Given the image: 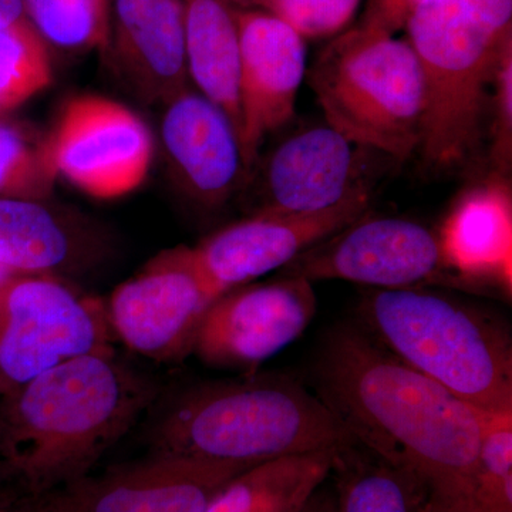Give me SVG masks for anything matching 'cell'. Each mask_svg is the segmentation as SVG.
<instances>
[{
	"label": "cell",
	"instance_id": "1",
	"mask_svg": "<svg viewBox=\"0 0 512 512\" xmlns=\"http://www.w3.org/2000/svg\"><path fill=\"white\" fill-rule=\"evenodd\" d=\"M313 382L352 440L419 481L429 512L461 511L498 414L404 365L352 323L326 333Z\"/></svg>",
	"mask_w": 512,
	"mask_h": 512
},
{
	"label": "cell",
	"instance_id": "2",
	"mask_svg": "<svg viewBox=\"0 0 512 512\" xmlns=\"http://www.w3.org/2000/svg\"><path fill=\"white\" fill-rule=\"evenodd\" d=\"M157 394L114 349L60 363L0 394V473L36 500L89 476Z\"/></svg>",
	"mask_w": 512,
	"mask_h": 512
},
{
	"label": "cell",
	"instance_id": "3",
	"mask_svg": "<svg viewBox=\"0 0 512 512\" xmlns=\"http://www.w3.org/2000/svg\"><path fill=\"white\" fill-rule=\"evenodd\" d=\"M352 440L318 394L286 376L198 384L181 393L151 430L153 454L264 463Z\"/></svg>",
	"mask_w": 512,
	"mask_h": 512
},
{
	"label": "cell",
	"instance_id": "4",
	"mask_svg": "<svg viewBox=\"0 0 512 512\" xmlns=\"http://www.w3.org/2000/svg\"><path fill=\"white\" fill-rule=\"evenodd\" d=\"M404 26L426 93L424 163L460 167L480 146L488 90L512 49V0H429Z\"/></svg>",
	"mask_w": 512,
	"mask_h": 512
},
{
	"label": "cell",
	"instance_id": "5",
	"mask_svg": "<svg viewBox=\"0 0 512 512\" xmlns=\"http://www.w3.org/2000/svg\"><path fill=\"white\" fill-rule=\"evenodd\" d=\"M357 325L404 365L490 414H512V342L503 322L433 289H373Z\"/></svg>",
	"mask_w": 512,
	"mask_h": 512
},
{
	"label": "cell",
	"instance_id": "6",
	"mask_svg": "<svg viewBox=\"0 0 512 512\" xmlns=\"http://www.w3.org/2000/svg\"><path fill=\"white\" fill-rule=\"evenodd\" d=\"M330 127L356 146L404 161L423 137V73L409 40L363 23L330 43L309 72Z\"/></svg>",
	"mask_w": 512,
	"mask_h": 512
},
{
	"label": "cell",
	"instance_id": "7",
	"mask_svg": "<svg viewBox=\"0 0 512 512\" xmlns=\"http://www.w3.org/2000/svg\"><path fill=\"white\" fill-rule=\"evenodd\" d=\"M106 303L66 279L18 275L0 286V394L90 353L113 350Z\"/></svg>",
	"mask_w": 512,
	"mask_h": 512
},
{
	"label": "cell",
	"instance_id": "8",
	"mask_svg": "<svg viewBox=\"0 0 512 512\" xmlns=\"http://www.w3.org/2000/svg\"><path fill=\"white\" fill-rule=\"evenodd\" d=\"M57 177L96 200H119L146 183L154 137L120 101L80 94L64 104L47 134Z\"/></svg>",
	"mask_w": 512,
	"mask_h": 512
},
{
	"label": "cell",
	"instance_id": "9",
	"mask_svg": "<svg viewBox=\"0 0 512 512\" xmlns=\"http://www.w3.org/2000/svg\"><path fill=\"white\" fill-rule=\"evenodd\" d=\"M215 301L192 248L165 249L117 286L106 303L110 328L128 349L170 363L192 352L195 333Z\"/></svg>",
	"mask_w": 512,
	"mask_h": 512
},
{
	"label": "cell",
	"instance_id": "10",
	"mask_svg": "<svg viewBox=\"0 0 512 512\" xmlns=\"http://www.w3.org/2000/svg\"><path fill=\"white\" fill-rule=\"evenodd\" d=\"M316 308L312 282L298 276L238 286L208 306L191 353L215 369L254 373L305 332Z\"/></svg>",
	"mask_w": 512,
	"mask_h": 512
},
{
	"label": "cell",
	"instance_id": "11",
	"mask_svg": "<svg viewBox=\"0 0 512 512\" xmlns=\"http://www.w3.org/2000/svg\"><path fill=\"white\" fill-rule=\"evenodd\" d=\"M439 235L419 222L369 212L306 249L282 276L348 281L373 289L417 288L443 275Z\"/></svg>",
	"mask_w": 512,
	"mask_h": 512
},
{
	"label": "cell",
	"instance_id": "12",
	"mask_svg": "<svg viewBox=\"0 0 512 512\" xmlns=\"http://www.w3.org/2000/svg\"><path fill=\"white\" fill-rule=\"evenodd\" d=\"M370 187L318 212H254L212 232L192 248L195 264L215 299L282 269L306 249L369 212Z\"/></svg>",
	"mask_w": 512,
	"mask_h": 512
},
{
	"label": "cell",
	"instance_id": "13",
	"mask_svg": "<svg viewBox=\"0 0 512 512\" xmlns=\"http://www.w3.org/2000/svg\"><path fill=\"white\" fill-rule=\"evenodd\" d=\"M256 464L153 454L43 495L35 512H204L232 478Z\"/></svg>",
	"mask_w": 512,
	"mask_h": 512
},
{
	"label": "cell",
	"instance_id": "14",
	"mask_svg": "<svg viewBox=\"0 0 512 512\" xmlns=\"http://www.w3.org/2000/svg\"><path fill=\"white\" fill-rule=\"evenodd\" d=\"M237 23L241 47L239 140L251 170L265 137L295 114L296 96L306 72V47L292 26L265 10L237 6Z\"/></svg>",
	"mask_w": 512,
	"mask_h": 512
},
{
	"label": "cell",
	"instance_id": "15",
	"mask_svg": "<svg viewBox=\"0 0 512 512\" xmlns=\"http://www.w3.org/2000/svg\"><path fill=\"white\" fill-rule=\"evenodd\" d=\"M161 141L175 181L205 207H220L244 183L248 167L234 123L197 90L164 104Z\"/></svg>",
	"mask_w": 512,
	"mask_h": 512
},
{
	"label": "cell",
	"instance_id": "16",
	"mask_svg": "<svg viewBox=\"0 0 512 512\" xmlns=\"http://www.w3.org/2000/svg\"><path fill=\"white\" fill-rule=\"evenodd\" d=\"M359 146L326 124L299 131L272 151L262 170L255 212H318L369 187Z\"/></svg>",
	"mask_w": 512,
	"mask_h": 512
},
{
	"label": "cell",
	"instance_id": "17",
	"mask_svg": "<svg viewBox=\"0 0 512 512\" xmlns=\"http://www.w3.org/2000/svg\"><path fill=\"white\" fill-rule=\"evenodd\" d=\"M107 52L138 97L164 106L190 82L184 0H111Z\"/></svg>",
	"mask_w": 512,
	"mask_h": 512
},
{
	"label": "cell",
	"instance_id": "18",
	"mask_svg": "<svg viewBox=\"0 0 512 512\" xmlns=\"http://www.w3.org/2000/svg\"><path fill=\"white\" fill-rule=\"evenodd\" d=\"M104 249L92 228L46 201L0 198V264L16 274L64 279L94 264Z\"/></svg>",
	"mask_w": 512,
	"mask_h": 512
},
{
	"label": "cell",
	"instance_id": "19",
	"mask_svg": "<svg viewBox=\"0 0 512 512\" xmlns=\"http://www.w3.org/2000/svg\"><path fill=\"white\" fill-rule=\"evenodd\" d=\"M437 235L447 269L511 292L512 201L505 178L495 175L466 192Z\"/></svg>",
	"mask_w": 512,
	"mask_h": 512
},
{
	"label": "cell",
	"instance_id": "20",
	"mask_svg": "<svg viewBox=\"0 0 512 512\" xmlns=\"http://www.w3.org/2000/svg\"><path fill=\"white\" fill-rule=\"evenodd\" d=\"M184 10L188 80L198 93L225 111L239 136L241 47L237 6L229 0H184Z\"/></svg>",
	"mask_w": 512,
	"mask_h": 512
},
{
	"label": "cell",
	"instance_id": "21",
	"mask_svg": "<svg viewBox=\"0 0 512 512\" xmlns=\"http://www.w3.org/2000/svg\"><path fill=\"white\" fill-rule=\"evenodd\" d=\"M336 450L256 464L232 478L204 512H301L332 473Z\"/></svg>",
	"mask_w": 512,
	"mask_h": 512
},
{
	"label": "cell",
	"instance_id": "22",
	"mask_svg": "<svg viewBox=\"0 0 512 512\" xmlns=\"http://www.w3.org/2000/svg\"><path fill=\"white\" fill-rule=\"evenodd\" d=\"M335 512H429L426 491L406 471L355 440L338 447Z\"/></svg>",
	"mask_w": 512,
	"mask_h": 512
},
{
	"label": "cell",
	"instance_id": "23",
	"mask_svg": "<svg viewBox=\"0 0 512 512\" xmlns=\"http://www.w3.org/2000/svg\"><path fill=\"white\" fill-rule=\"evenodd\" d=\"M26 18L52 49L109 50L111 0H23Z\"/></svg>",
	"mask_w": 512,
	"mask_h": 512
},
{
	"label": "cell",
	"instance_id": "24",
	"mask_svg": "<svg viewBox=\"0 0 512 512\" xmlns=\"http://www.w3.org/2000/svg\"><path fill=\"white\" fill-rule=\"evenodd\" d=\"M50 47L29 20L0 30V119L53 83Z\"/></svg>",
	"mask_w": 512,
	"mask_h": 512
},
{
	"label": "cell",
	"instance_id": "25",
	"mask_svg": "<svg viewBox=\"0 0 512 512\" xmlns=\"http://www.w3.org/2000/svg\"><path fill=\"white\" fill-rule=\"evenodd\" d=\"M57 181L47 136L0 119V198L47 201Z\"/></svg>",
	"mask_w": 512,
	"mask_h": 512
},
{
	"label": "cell",
	"instance_id": "26",
	"mask_svg": "<svg viewBox=\"0 0 512 512\" xmlns=\"http://www.w3.org/2000/svg\"><path fill=\"white\" fill-rule=\"evenodd\" d=\"M460 512H512V414H498L488 423Z\"/></svg>",
	"mask_w": 512,
	"mask_h": 512
},
{
	"label": "cell",
	"instance_id": "27",
	"mask_svg": "<svg viewBox=\"0 0 512 512\" xmlns=\"http://www.w3.org/2000/svg\"><path fill=\"white\" fill-rule=\"evenodd\" d=\"M360 0H255L259 8L284 20L305 37L336 35L355 15Z\"/></svg>",
	"mask_w": 512,
	"mask_h": 512
},
{
	"label": "cell",
	"instance_id": "28",
	"mask_svg": "<svg viewBox=\"0 0 512 512\" xmlns=\"http://www.w3.org/2000/svg\"><path fill=\"white\" fill-rule=\"evenodd\" d=\"M494 123H493V161L495 175L507 178L512 161V49L501 60L493 84Z\"/></svg>",
	"mask_w": 512,
	"mask_h": 512
},
{
	"label": "cell",
	"instance_id": "29",
	"mask_svg": "<svg viewBox=\"0 0 512 512\" xmlns=\"http://www.w3.org/2000/svg\"><path fill=\"white\" fill-rule=\"evenodd\" d=\"M28 20L23 0H0V30Z\"/></svg>",
	"mask_w": 512,
	"mask_h": 512
},
{
	"label": "cell",
	"instance_id": "30",
	"mask_svg": "<svg viewBox=\"0 0 512 512\" xmlns=\"http://www.w3.org/2000/svg\"><path fill=\"white\" fill-rule=\"evenodd\" d=\"M301 512H335V501L316 493Z\"/></svg>",
	"mask_w": 512,
	"mask_h": 512
},
{
	"label": "cell",
	"instance_id": "31",
	"mask_svg": "<svg viewBox=\"0 0 512 512\" xmlns=\"http://www.w3.org/2000/svg\"><path fill=\"white\" fill-rule=\"evenodd\" d=\"M16 272H13L12 269H9L8 266L0 264V286L5 285L6 282H9L10 279L18 276Z\"/></svg>",
	"mask_w": 512,
	"mask_h": 512
},
{
	"label": "cell",
	"instance_id": "32",
	"mask_svg": "<svg viewBox=\"0 0 512 512\" xmlns=\"http://www.w3.org/2000/svg\"><path fill=\"white\" fill-rule=\"evenodd\" d=\"M232 5L238 6V8H252L255 0H229Z\"/></svg>",
	"mask_w": 512,
	"mask_h": 512
},
{
	"label": "cell",
	"instance_id": "33",
	"mask_svg": "<svg viewBox=\"0 0 512 512\" xmlns=\"http://www.w3.org/2000/svg\"><path fill=\"white\" fill-rule=\"evenodd\" d=\"M0 512H26V511L12 510V508L3 507V505H0Z\"/></svg>",
	"mask_w": 512,
	"mask_h": 512
}]
</instances>
